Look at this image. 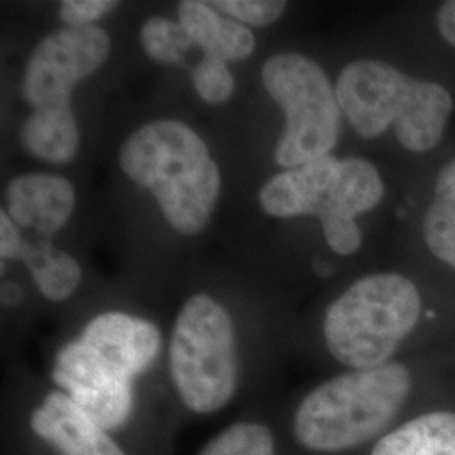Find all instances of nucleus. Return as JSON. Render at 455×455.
Listing matches in <instances>:
<instances>
[{
    "instance_id": "1",
    "label": "nucleus",
    "mask_w": 455,
    "mask_h": 455,
    "mask_svg": "<svg viewBox=\"0 0 455 455\" xmlns=\"http://www.w3.org/2000/svg\"><path fill=\"white\" fill-rule=\"evenodd\" d=\"M124 172L157 199L167 221L196 235L210 221L220 195V169L203 139L176 120L133 132L120 150Z\"/></svg>"
},
{
    "instance_id": "2",
    "label": "nucleus",
    "mask_w": 455,
    "mask_h": 455,
    "mask_svg": "<svg viewBox=\"0 0 455 455\" xmlns=\"http://www.w3.org/2000/svg\"><path fill=\"white\" fill-rule=\"evenodd\" d=\"M336 95L361 137L374 139L395 127L400 144L417 154L439 146L454 107L443 86L413 80L373 60L346 66L336 83Z\"/></svg>"
},
{
    "instance_id": "3",
    "label": "nucleus",
    "mask_w": 455,
    "mask_h": 455,
    "mask_svg": "<svg viewBox=\"0 0 455 455\" xmlns=\"http://www.w3.org/2000/svg\"><path fill=\"white\" fill-rule=\"evenodd\" d=\"M403 364L342 374L310 391L293 417V434L310 451L339 452L374 437L410 393Z\"/></svg>"
},
{
    "instance_id": "4",
    "label": "nucleus",
    "mask_w": 455,
    "mask_h": 455,
    "mask_svg": "<svg viewBox=\"0 0 455 455\" xmlns=\"http://www.w3.org/2000/svg\"><path fill=\"white\" fill-rule=\"evenodd\" d=\"M420 310V293L405 276H364L327 309V347L356 371L383 366L413 331Z\"/></svg>"
},
{
    "instance_id": "5",
    "label": "nucleus",
    "mask_w": 455,
    "mask_h": 455,
    "mask_svg": "<svg viewBox=\"0 0 455 455\" xmlns=\"http://www.w3.org/2000/svg\"><path fill=\"white\" fill-rule=\"evenodd\" d=\"M171 374L180 400L201 415L221 410L235 395V327L227 309L206 293H196L180 309L171 339Z\"/></svg>"
},
{
    "instance_id": "6",
    "label": "nucleus",
    "mask_w": 455,
    "mask_h": 455,
    "mask_svg": "<svg viewBox=\"0 0 455 455\" xmlns=\"http://www.w3.org/2000/svg\"><path fill=\"white\" fill-rule=\"evenodd\" d=\"M261 80L285 112L276 163L293 169L329 156L339 137L341 107L321 66L302 54L283 52L263 65Z\"/></svg>"
},
{
    "instance_id": "7",
    "label": "nucleus",
    "mask_w": 455,
    "mask_h": 455,
    "mask_svg": "<svg viewBox=\"0 0 455 455\" xmlns=\"http://www.w3.org/2000/svg\"><path fill=\"white\" fill-rule=\"evenodd\" d=\"M110 54V37L101 28H66L49 34L26 68L22 92L37 108L71 105L75 84L95 73Z\"/></svg>"
},
{
    "instance_id": "8",
    "label": "nucleus",
    "mask_w": 455,
    "mask_h": 455,
    "mask_svg": "<svg viewBox=\"0 0 455 455\" xmlns=\"http://www.w3.org/2000/svg\"><path fill=\"white\" fill-rule=\"evenodd\" d=\"M52 379L105 430L127 422L132 411V381L115 371L82 339L69 342L58 355Z\"/></svg>"
},
{
    "instance_id": "9",
    "label": "nucleus",
    "mask_w": 455,
    "mask_h": 455,
    "mask_svg": "<svg viewBox=\"0 0 455 455\" xmlns=\"http://www.w3.org/2000/svg\"><path fill=\"white\" fill-rule=\"evenodd\" d=\"M339 167L341 161L325 156L276 174L261 188V208L278 218L317 216L323 225L347 220L341 212Z\"/></svg>"
},
{
    "instance_id": "10",
    "label": "nucleus",
    "mask_w": 455,
    "mask_h": 455,
    "mask_svg": "<svg viewBox=\"0 0 455 455\" xmlns=\"http://www.w3.org/2000/svg\"><path fill=\"white\" fill-rule=\"evenodd\" d=\"M80 339L131 381L146 371L161 349V332L156 325L122 312L97 315Z\"/></svg>"
},
{
    "instance_id": "11",
    "label": "nucleus",
    "mask_w": 455,
    "mask_h": 455,
    "mask_svg": "<svg viewBox=\"0 0 455 455\" xmlns=\"http://www.w3.org/2000/svg\"><path fill=\"white\" fill-rule=\"evenodd\" d=\"M31 428L61 455H125L107 430L63 391H52L31 413Z\"/></svg>"
},
{
    "instance_id": "12",
    "label": "nucleus",
    "mask_w": 455,
    "mask_h": 455,
    "mask_svg": "<svg viewBox=\"0 0 455 455\" xmlns=\"http://www.w3.org/2000/svg\"><path fill=\"white\" fill-rule=\"evenodd\" d=\"M7 201L9 216L17 225L52 235L75 210V189L61 176L26 174L11 182Z\"/></svg>"
},
{
    "instance_id": "13",
    "label": "nucleus",
    "mask_w": 455,
    "mask_h": 455,
    "mask_svg": "<svg viewBox=\"0 0 455 455\" xmlns=\"http://www.w3.org/2000/svg\"><path fill=\"white\" fill-rule=\"evenodd\" d=\"M180 24L206 56L221 61H240L255 49V37L242 22L223 19L204 2L186 0L180 5Z\"/></svg>"
},
{
    "instance_id": "14",
    "label": "nucleus",
    "mask_w": 455,
    "mask_h": 455,
    "mask_svg": "<svg viewBox=\"0 0 455 455\" xmlns=\"http://www.w3.org/2000/svg\"><path fill=\"white\" fill-rule=\"evenodd\" d=\"M20 137L26 148L43 161H71L78 148V129L71 105L34 110L24 122Z\"/></svg>"
},
{
    "instance_id": "15",
    "label": "nucleus",
    "mask_w": 455,
    "mask_h": 455,
    "mask_svg": "<svg viewBox=\"0 0 455 455\" xmlns=\"http://www.w3.org/2000/svg\"><path fill=\"white\" fill-rule=\"evenodd\" d=\"M371 455H455V413L422 415L379 440Z\"/></svg>"
},
{
    "instance_id": "16",
    "label": "nucleus",
    "mask_w": 455,
    "mask_h": 455,
    "mask_svg": "<svg viewBox=\"0 0 455 455\" xmlns=\"http://www.w3.org/2000/svg\"><path fill=\"white\" fill-rule=\"evenodd\" d=\"M423 235L428 250L455 268V161L439 174L434 201L425 214Z\"/></svg>"
},
{
    "instance_id": "17",
    "label": "nucleus",
    "mask_w": 455,
    "mask_h": 455,
    "mask_svg": "<svg viewBox=\"0 0 455 455\" xmlns=\"http://www.w3.org/2000/svg\"><path fill=\"white\" fill-rule=\"evenodd\" d=\"M20 260L31 268L41 293L54 302L68 299L82 280V268L76 260L51 243L26 244Z\"/></svg>"
},
{
    "instance_id": "18",
    "label": "nucleus",
    "mask_w": 455,
    "mask_h": 455,
    "mask_svg": "<svg viewBox=\"0 0 455 455\" xmlns=\"http://www.w3.org/2000/svg\"><path fill=\"white\" fill-rule=\"evenodd\" d=\"M199 455H275V443L265 425L240 422L210 440Z\"/></svg>"
},
{
    "instance_id": "19",
    "label": "nucleus",
    "mask_w": 455,
    "mask_h": 455,
    "mask_svg": "<svg viewBox=\"0 0 455 455\" xmlns=\"http://www.w3.org/2000/svg\"><path fill=\"white\" fill-rule=\"evenodd\" d=\"M140 41L147 54L163 65L180 63L195 44L180 22L164 17H152L147 20L140 33Z\"/></svg>"
},
{
    "instance_id": "20",
    "label": "nucleus",
    "mask_w": 455,
    "mask_h": 455,
    "mask_svg": "<svg viewBox=\"0 0 455 455\" xmlns=\"http://www.w3.org/2000/svg\"><path fill=\"white\" fill-rule=\"evenodd\" d=\"M193 82L199 97L210 103L227 101L235 90V80L227 63L212 56H206L196 66Z\"/></svg>"
},
{
    "instance_id": "21",
    "label": "nucleus",
    "mask_w": 455,
    "mask_h": 455,
    "mask_svg": "<svg viewBox=\"0 0 455 455\" xmlns=\"http://www.w3.org/2000/svg\"><path fill=\"white\" fill-rule=\"evenodd\" d=\"M212 5L220 7L228 16L251 26H267L274 22L287 7L285 2L276 0H221Z\"/></svg>"
},
{
    "instance_id": "22",
    "label": "nucleus",
    "mask_w": 455,
    "mask_h": 455,
    "mask_svg": "<svg viewBox=\"0 0 455 455\" xmlns=\"http://www.w3.org/2000/svg\"><path fill=\"white\" fill-rule=\"evenodd\" d=\"M116 7L112 0H65L60 7V17L69 28H84Z\"/></svg>"
},
{
    "instance_id": "23",
    "label": "nucleus",
    "mask_w": 455,
    "mask_h": 455,
    "mask_svg": "<svg viewBox=\"0 0 455 455\" xmlns=\"http://www.w3.org/2000/svg\"><path fill=\"white\" fill-rule=\"evenodd\" d=\"M323 229L325 242L338 255H351L361 246V231L355 220H332Z\"/></svg>"
},
{
    "instance_id": "24",
    "label": "nucleus",
    "mask_w": 455,
    "mask_h": 455,
    "mask_svg": "<svg viewBox=\"0 0 455 455\" xmlns=\"http://www.w3.org/2000/svg\"><path fill=\"white\" fill-rule=\"evenodd\" d=\"M0 253L2 259H17L20 260L24 250H26V242L19 236L16 225L7 216V212H0Z\"/></svg>"
},
{
    "instance_id": "25",
    "label": "nucleus",
    "mask_w": 455,
    "mask_h": 455,
    "mask_svg": "<svg viewBox=\"0 0 455 455\" xmlns=\"http://www.w3.org/2000/svg\"><path fill=\"white\" fill-rule=\"evenodd\" d=\"M437 26H439L442 37L455 46V0L445 2L439 9L437 16Z\"/></svg>"
},
{
    "instance_id": "26",
    "label": "nucleus",
    "mask_w": 455,
    "mask_h": 455,
    "mask_svg": "<svg viewBox=\"0 0 455 455\" xmlns=\"http://www.w3.org/2000/svg\"><path fill=\"white\" fill-rule=\"evenodd\" d=\"M20 300V289L14 283H4L2 287V302L5 306H14Z\"/></svg>"
}]
</instances>
